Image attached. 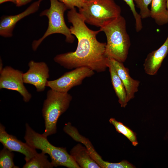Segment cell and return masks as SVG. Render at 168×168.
<instances>
[{
    "mask_svg": "<svg viewBox=\"0 0 168 168\" xmlns=\"http://www.w3.org/2000/svg\"><path fill=\"white\" fill-rule=\"evenodd\" d=\"M67 16L68 22L72 25L71 32L78 40L77 47L74 51L57 55L54 62L68 69L85 67L97 72L105 71L109 58L105 54L106 43L99 42L96 38L100 30L89 28L75 7L70 9Z\"/></svg>",
    "mask_w": 168,
    "mask_h": 168,
    "instance_id": "cell-1",
    "label": "cell"
},
{
    "mask_svg": "<svg viewBox=\"0 0 168 168\" xmlns=\"http://www.w3.org/2000/svg\"><path fill=\"white\" fill-rule=\"evenodd\" d=\"M100 30L104 32L107 38L105 56L124 62L127 59L131 45L124 18L120 15L107 22Z\"/></svg>",
    "mask_w": 168,
    "mask_h": 168,
    "instance_id": "cell-2",
    "label": "cell"
},
{
    "mask_svg": "<svg viewBox=\"0 0 168 168\" xmlns=\"http://www.w3.org/2000/svg\"><path fill=\"white\" fill-rule=\"evenodd\" d=\"M24 138L26 142L35 149L48 154L51 162L55 167L63 166L68 168H80L66 148L55 146L48 141L47 137L34 130L26 123Z\"/></svg>",
    "mask_w": 168,
    "mask_h": 168,
    "instance_id": "cell-3",
    "label": "cell"
},
{
    "mask_svg": "<svg viewBox=\"0 0 168 168\" xmlns=\"http://www.w3.org/2000/svg\"><path fill=\"white\" fill-rule=\"evenodd\" d=\"M72 100V96L68 92H60L51 89L47 91L42 110L45 124L42 134L44 136L47 137L56 133L58 119L68 108Z\"/></svg>",
    "mask_w": 168,
    "mask_h": 168,
    "instance_id": "cell-4",
    "label": "cell"
},
{
    "mask_svg": "<svg viewBox=\"0 0 168 168\" xmlns=\"http://www.w3.org/2000/svg\"><path fill=\"white\" fill-rule=\"evenodd\" d=\"M121 12L114 0H87L78 12L86 23L100 28L120 16Z\"/></svg>",
    "mask_w": 168,
    "mask_h": 168,
    "instance_id": "cell-5",
    "label": "cell"
},
{
    "mask_svg": "<svg viewBox=\"0 0 168 168\" xmlns=\"http://www.w3.org/2000/svg\"><path fill=\"white\" fill-rule=\"evenodd\" d=\"M50 6L49 8L42 11L40 14V16H45L48 19V26L43 36L37 40H34L32 47L35 51L42 42L49 35L54 34H60L66 37L65 41L72 43L75 37L72 35L70 28L66 25L64 18V13L68 9L63 3L58 0H49Z\"/></svg>",
    "mask_w": 168,
    "mask_h": 168,
    "instance_id": "cell-6",
    "label": "cell"
},
{
    "mask_svg": "<svg viewBox=\"0 0 168 168\" xmlns=\"http://www.w3.org/2000/svg\"><path fill=\"white\" fill-rule=\"evenodd\" d=\"M94 74L95 72L88 67L77 68L65 73L58 78L48 81L46 86L57 91L68 92L72 87L81 85L85 78Z\"/></svg>",
    "mask_w": 168,
    "mask_h": 168,
    "instance_id": "cell-7",
    "label": "cell"
},
{
    "mask_svg": "<svg viewBox=\"0 0 168 168\" xmlns=\"http://www.w3.org/2000/svg\"><path fill=\"white\" fill-rule=\"evenodd\" d=\"M22 71L10 66L4 67L0 72V89H5L17 91L22 96L25 102H29L31 94L24 85Z\"/></svg>",
    "mask_w": 168,
    "mask_h": 168,
    "instance_id": "cell-8",
    "label": "cell"
},
{
    "mask_svg": "<svg viewBox=\"0 0 168 168\" xmlns=\"http://www.w3.org/2000/svg\"><path fill=\"white\" fill-rule=\"evenodd\" d=\"M28 66V70L23 74L24 83L34 86L37 92L43 91L49 77L47 65L44 62H36L31 60L29 62Z\"/></svg>",
    "mask_w": 168,
    "mask_h": 168,
    "instance_id": "cell-9",
    "label": "cell"
},
{
    "mask_svg": "<svg viewBox=\"0 0 168 168\" xmlns=\"http://www.w3.org/2000/svg\"><path fill=\"white\" fill-rule=\"evenodd\" d=\"M0 142L3 147L12 152H16L25 155L24 159L28 161L37 152L26 142L24 143L18 139L16 137L7 133L5 128L0 124Z\"/></svg>",
    "mask_w": 168,
    "mask_h": 168,
    "instance_id": "cell-10",
    "label": "cell"
},
{
    "mask_svg": "<svg viewBox=\"0 0 168 168\" xmlns=\"http://www.w3.org/2000/svg\"><path fill=\"white\" fill-rule=\"evenodd\" d=\"M39 0L31 4L24 11L14 15L2 16L0 21V35L4 37L12 36V31L17 22L24 17L36 12L40 3Z\"/></svg>",
    "mask_w": 168,
    "mask_h": 168,
    "instance_id": "cell-11",
    "label": "cell"
},
{
    "mask_svg": "<svg viewBox=\"0 0 168 168\" xmlns=\"http://www.w3.org/2000/svg\"><path fill=\"white\" fill-rule=\"evenodd\" d=\"M65 133L74 140L80 142L86 147L91 157L102 168H109L110 162L104 161L95 150L89 140L81 135L77 129L73 126L71 123H66L63 127Z\"/></svg>",
    "mask_w": 168,
    "mask_h": 168,
    "instance_id": "cell-12",
    "label": "cell"
},
{
    "mask_svg": "<svg viewBox=\"0 0 168 168\" xmlns=\"http://www.w3.org/2000/svg\"><path fill=\"white\" fill-rule=\"evenodd\" d=\"M168 54V35L164 43L159 48L147 55L143 64L145 73L151 76L156 74Z\"/></svg>",
    "mask_w": 168,
    "mask_h": 168,
    "instance_id": "cell-13",
    "label": "cell"
},
{
    "mask_svg": "<svg viewBox=\"0 0 168 168\" xmlns=\"http://www.w3.org/2000/svg\"><path fill=\"white\" fill-rule=\"evenodd\" d=\"M109 58L124 86L128 102L134 97L135 94L138 91L140 82L131 77L128 69L125 67L123 63L119 62L112 58Z\"/></svg>",
    "mask_w": 168,
    "mask_h": 168,
    "instance_id": "cell-14",
    "label": "cell"
},
{
    "mask_svg": "<svg viewBox=\"0 0 168 168\" xmlns=\"http://www.w3.org/2000/svg\"><path fill=\"white\" fill-rule=\"evenodd\" d=\"M70 154L80 168H101L91 157L85 146L80 143L73 147Z\"/></svg>",
    "mask_w": 168,
    "mask_h": 168,
    "instance_id": "cell-15",
    "label": "cell"
},
{
    "mask_svg": "<svg viewBox=\"0 0 168 168\" xmlns=\"http://www.w3.org/2000/svg\"><path fill=\"white\" fill-rule=\"evenodd\" d=\"M108 68L110 74L111 83L115 94L118 98V101L121 106L124 108L127 105L128 103L125 89L115 68L109 58Z\"/></svg>",
    "mask_w": 168,
    "mask_h": 168,
    "instance_id": "cell-16",
    "label": "cell"
},
{
    "mask_svg": "<svg viewBox=\"0 0 168 168\" xmlns=\"http://www.w3.org/2000/svg\"><path fill=\"white\" fill-rule=\"evenodd\" d=\"M150 17L158 26L168 23V12L166 0H152L151 3Z\"/></svg>",
    "mask_w": 168,
    "mask_h": 168,
    "instance_id": "cell-17",
    "label": "cell"
},
{
    "mask_svg": "<svg viewBox=\"0 0 168 168\" xmlns=\"http://www.w3.org/2000/svg\"><path fill=\"white\" fill-rule=\"evenodd\" d=\"M48 156L43 152L37 153L28 161L26 162L23 168H52L54 167L51 162L48 159Z\"/></svg>",
    "mask_w": 168,
    "mask_h": 168,
    "instance_id": "cell-18",
    "label": "cell"
},
{
    "mask_svg": "<svg viewBox=\"0 0 168 168\" xmlns=\"http://www.w3.org/2000/svg\"><path fill=\"white\" fill-rule=\"evenodd\" d=\"M109 121L114 126L116 131L126 137L131 142L133 145L134 146L137 145L138 143L135 133L122 123L117 121L114 118H111L110 119Z\"/></svg>",
    "mask_w": 168,
    "mask_h": 168,
    "instance_id": "cell-19",
    "label": "cell"
},
{
    "mask_svg": "<svg viewBox=\"0 0 168 168\" xmlns=\"http://www.w3.org/2000/svg\"><path fill=\"white\" fill-rule=\"evenodd\" d=\"M14 154L7 148L3 147L0 152V168H19L13 161Z\"/></svg>",
    "mask_w": 168,
    "mask_h": 168,
    "instance_id": "cell-20",
    "label": "cell"
},
{
    "mask_svg": "<svg viewBox=\"0 0 168 168\" xmlns=\"http://www.w3.org/2000/svg\"><path fill=\"white\" fill-rule=\"evenodd\" d=\"M152 0H134L136 6L140 9L139 15L142 19L150 17V10L148 6Z\"/></svg>",
    "mask_w": 168,
    "mask_h": 168,
    "instance_id": "cell-21",
    "label": "cell"
},
{
    "mask_svg": "<svg viewBox=\"0 0 168 168\" xmlns=\"http://www.w3.org/2000/svg\"><path fill=\"white\" fill-rule=\"evenodd\" d=\"M129 7L135 21V29L137 32L141 31L142 28V19L139 13L137 12L134 0H123Z\"/></svg>",
    "mask_w": 168,
    "mask_h": 168,
    "instance_id": "cell-22",
    "label": "cell"
},
{
    "mask_svg": "<svg viewBox=\"0 0 168 168\" xmlns=\"http://www.w3.org/2000/svg\"><path fill=\"white\" fill-rule=\"evenodd\" d=\"M41 2L43 0H38ZM87 0H59V1L65 4L68 9H71L77 7L78 9L82 7Z\"/></svg>",
    "mask_w": 168,
    "mask_h": 168,
    "instance_id": "cell-23",
    "label": "cell"
},
{
    "mask_svg": "<svg viewBox=\"0 0 168 168\" xmlns=\"http://www.w3.org/2000/svg\"><path fill=\"white\" fill-rule=\"evenodd\" d=\"M32 0H17L16 5L19 7L25 5L30 2Z\"/></svg>",
    "mask_w": 168,
    "mask_h": 168,
    "instance_id": "cell-24",
    "label": "cell"
},
{
    "mask_svg": "<svg viewBox=\"0 0 168 168\" xmlns=\"http://www.w3.org/2000/svg\"><path fill=\"white\" fill-rule=\"evenodd\" d=\"M17 1V0H0V4H2L6 2H10L16 4Z\"/></svg>",
    "mask_w": 168,
    "mask_h": 168,
    "instance_id": "cell-25",
    "label": "cell"
},
{
    "mask_svg": "<svg viewBox=\"0 0 168 168\" xmlns=\"http://www.w3.org/2000/svg\"><path fill=\"white\" fill-rule=\"evenodd\" d=\"M0 72H1L2 70L3 69V68L2 67V60L0 59Z\"/></svg>",
    "mask_w": 168,
    "mask_h": 168,
    "instance_id": "cell-26",
    "label": "cell"
},
{
    "mask_svg": "<svg viewBox=\"0 0 168 168\" xmlns=\"http://www.w3.org/2000/svg\"><path fill=\"white\" fill-rule=\"evenodd\" d=\"M167 9L168 12V0H166Z\"/></svg>",
    "mask_w": 168,
    "mask_h": 168,
    "instance_id": "cell-27",
    "label": "cell"
}]
</instances>
